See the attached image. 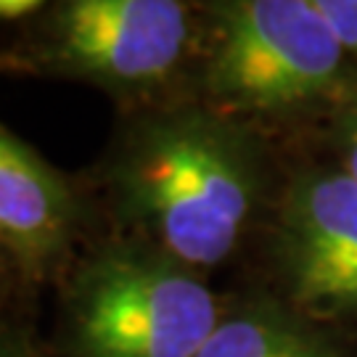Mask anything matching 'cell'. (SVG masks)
<instances>
[{"label": "cell", "instance_id": "obj_10", "mask_svg": "<svg viewBox=\"0 0 357 357\" xmlns=\"http://www.w3.org/2000/svg\"><path fill=\"white\" fill-rule=\"evenodd\" d=\"M40 8V3L35 0H0V19L3 22H11V19H22L29 16Z\"/></svg>", "mask_w": 357, "mask_h": 357}, {"label": "cell", "instance_id": "obj_4", "mask_svg": "<svg viewBox=\"0 0 357 357\" xmlns=\"http://www.w3.org/2000/svg\"><path fill=\"white\" fill-rule=\"evenodd\" d=\"M273 259L286 305L320 326H357V183L339 165L286 183Z\"/></svg>", "mask_w": 357, "mask_h": 357}, {"label": "cell", "instance_id": "obj_11", "mask_svg": "<svg viewBox=\"0 0 357 357\" xmlns=\"http://www.w3.org/2000/svg\"><path fill=\"white\" fill-rule=\"evenodd\" d=\"M0 357H16V355H11V352H0Z\"/></svg>", "mask_w": 357, "mask_h": 357}, {"label": "cell", "instance_id": "obj_9", "mask_svg": "<svg viewBox=\"0 0 357 357\" xmlns=\"http://www.w3.org/2000/svg\"><path fill=\"white\" fill-rule=\"evenodd\" d=\"M333 38L357 66V0H315Z\"/></svg>", "mask_w": 357, "mask_h": 357}, {"label": "cell", "instance_id": "obj_3", "mask_svg": "<svg viewBox=\"0 0 357 357\" xmlns=\"http://www.w3.org/2000/svg\"><path fill=\"white\" fill-rule=\"evenodd\" d=\"M72 315L82 357H196L222 307L196 270L141 243L90 262Z\"/></svg>", "mask_w": 357, "mask_h": 357}, {"label": "cell", "instance_id": "obj_6", "mask_svg": "<svg viewBox=\"0 0 357 357\" xmlns=\"http://www.w3.org/2000/svg\"><path fill=\"white\" fill-rule=\"evenodd\" d=\"M69 225L66 185L0 128V241L26 259H43L64 246Z\"/></svg>", "mask_w": 357, "mask_h": 357}, {"label": "cell", "instance_id": "obj_1", "mask_svg": "<svg viewBox=\"0 0 357 357\" xmlns=\"http://www.w3.org/2000/svg\"><path fill=\"white\" fill-rule=\"evenodd\" d=\"M114 188L146 246L199 273L225 262L252 225L265 188L262 151L238 119L172 109L130 135Z\"/></svg>", "mask_w": 357, "mask_h": 357}, {"label": "cell", "instance_id": "obj_5", "mask_svg": "<svg viewBox=\"0 0 357 357\" xmlns=\"http://www.w3.org/2000/svg\"><path fill=\"white\" fill-rule=\"evenodd\" d=\"M191 8L175 0H72L53 19V56L101 85L167 82L191 48Z\"/></svg>", "mask_w": 357, "mask_h": 357}, {"label": "cell", "instance_id": "obj_8", "mask_svg": "<svg viewBox=\"0 0 357 357\" xmlns=\"http://www.w3.org/2000/svg\"><path fill=\"white\" fill-rule=\"evenodd\" d=\"M331 138L336 165L357 183V88L331 112Z\"/></svg>", "mask_w": 357, "mask_h": 357}, {"label": "cell", "instance_id": "obj_2", "mask_svg": "<svg viewBox=\"0 0 357 357\" xmlns=\"http://www.w3.org/2000/svg\"><path fill=\"white\" fill-rule=\"evenodd\" d=\"M204 90L238 119H286L336 109L357 88V66L315 0H233L215 6Z\"/></svg>", "mask_w": 357, "mask_h": 357}, {"label": "cell", "instance_id": "obj_7", "mask_svg": "<svg viewBox=\"0 0 357 357\" xmlns=\"http://www.w3.org/2000/svg\"><path fill=\"white\" fill-rule=\"evenodd\" d=\"M196 357H342V347L283 299H249L222 312Z\"/></svg>", "mask_w": 357, "mask_h": 357}]
</instances>
